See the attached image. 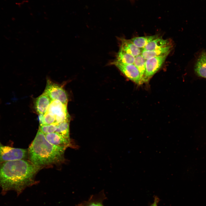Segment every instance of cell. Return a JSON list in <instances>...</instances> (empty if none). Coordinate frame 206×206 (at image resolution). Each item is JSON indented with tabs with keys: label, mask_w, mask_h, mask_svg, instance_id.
<instances>
[{
	"label": "cell",
	"mask_w": 206,
	"mask_h": 206,
	"mask_svg": "<svg viewBox=\"0 0 206 206\" xmlns=\"http://www.w3.org/2000/svg\"><path fill=\"white\" fill-rule=\"evenodd\" d=\"M41 169L25 159L0 163V188L2 194L13 190L19 195L26 188L35 183L34 177Z\"/></svg>",
	"instance_id": "cell-1"
},
{
	"label": "cell",
	"mask_w": 206,
	"mask_h": 206,
	"mask_svg": "<svg viewBox=\"0 0 206 206\" xmlns=\"http://www.w3.org/2000/svg\"><path fill=\"white\" fill-rule=\"evenodd\" d=\"M66 148L49 142L39 129L28 150L29 161L40 167L62 163Z\"/></svg>",
	"instance_id": "cell-2"
},
{
	"label": "cell",
	"mask_w": 206,
	"mask_h": 206,
	"mask_svg": "<svg viewBox=\"0 0 206 206\" xmlns=\"http://www.w3.org/2000/svg\"><path fill=\"white\" fill-rule=\"evenodd\" d=\"M28 150L4 145L0 142V163L5 162L25 159Z\"/></svg>",
	"instance_id": "cell-3"
},
{
	"label": "cell",
	"mask_w": 206,
	"mask_h": 206,
	"mask_svg": "<svg viewBox=\"0 0 206 206\" xmlns=\"http://www.w3.org/2000/svg\"><path fill=\"white\" fill-rule=\"evenodd\" d=\"M44 93L50 98L52 100H57L64 104L67 105L68 98L67 93L61 85L52 82L48 78Z\"/></svg>",
	"instance_id": "cell-4"
},
{
	"label": "cell",
	"mask_w": 206,
	"mask_h": 206,
	"mask_svg": "<svg viewBox=\"0 0 206 206\" xmlns=\"http://www.w3.org/2000/svg\"><path fill=\"white\" fill-rule=\"evenodd\" d=\"M112 64L115 65L126 78L136 84L140 85L143 83L139 71L134 64H124L116 60Z\"/></svg>",
	"instance_id": "cell-5"
},
{
	"label": "cell",
	"mask_w": 206,
	"mask_h": 206,
	"mask_svg": "<svg viewBox=\"0 0 206 206\" xmlns=\"http://www.w3.org/2000/svg\"><path fill=\"white\" fill-rule=\"evenodd\" d=\"M168 55L153 57L146 60L144 82H147L160 69Z\"/></svg>",
	"instance_id": "cell-6"
},
{
	"label": "cell",
	"mask_w": 206,
	"mask_h": 206,
	"mask_svg": "<svg viewBox=\"0 0 206 206\" xmlns=\"http://www.w3.org/2000/svg\"><path fill=\"white\" fill-rule=\"evenodd\" d=\"M67 106V105L64 104L59 101L52 100L47 112L51 113L55 116L56 123L58 124L70 120Z\"/></svg>",
	"instance_id": "cell-7"
},
{
	"label": "cell",
	"mask_w": 206,
	"mask_h": 206,
	"mask_svg": "<svg viewBox=\"0 0 206 206\" xmlns=\"http://www.w3.org/2000/svg\"><path fill=\"white\" fill-rule=\"evenodd\" d=\"M45 135L47 140L54 145L66 148L72 146L70 138L65 137L56 132Z\"/></svg>",
	"instance_id": "cell-8"
},
{
	"label": "cell",
	"mask_w": 206,
	"mask_h": 206,
	"mask_svg": "<svg viewBox=\"0 0 206 206\" xmlns=\"http://www.w3.org/2000/svg\"><path fill=\"white\" fill-rule=\"evenodd\" d=\"M52 101L44 92L38 97L34 103L35 108L37 113L39 115L45 114Z\"/></svg>",
	"instance_id": "cell-9"
},
{
	"label": "cell",
	"mask_w": 206,
	"mask_h": 206,
	"mask_svg": "<svg viewBox=\"0 0 206 206\" xmlns=\"http://www.w3.org/2000/svg\"><path fill=\"white\" fill-rule=\"evenodd\" d=\"M119 40L120 49L135 57L141 54L142 50L134 45L130 39L121 38Z\"/></svg>",
	"instance_id": "cell-10"
},
{
	"label": "cell",
	"mask_w": 206,
	"mask_h": 206,
	"mask_svg": "<svg viewBox=\"0 0 206 206\" xmlns=\"http://www.w3.org/2000/svg\"><path fill=\"white\" fill-rule=\"evenodd\" d=\"M106 198L102 191L98 194L92 195L88 200L83 201L76 206H104L103 202Z\"/></svg>",
	"instance_id": "cell-11"
},
{
	"label": "cell",
	"mask_w": 206,
	"mask_h": 206,
	"mask_svg": "<svg viewBox=\"0 0 206 206\" xmlns=\"http://www.w3.org/2000/svg\"><path fill=\"white\" fill-rule=\"evenodd\" d=\"M172 48L170 45L158 49L152 50H145L142 49L141 54L146 60L153 57L168 55Z\"/></svg>",
	"instance_id": "cell-12"
},
{
	"label": "cell",
	"mask_w": 206,
	"mask_h": 206,
	"mask_svg": "<svg viewBox=\"0 0 206 206\" xmlns=\"http://www.w3.org/2000/svg\"><path fill=\"white\" fill-rule=\"evenodd\" d=\"M195 74L199 77L206 78V52L203 51L198 58L195 65Z\"/></svg>",
	"instance_id": "cell-13"
},
{
	"label": "cell",
	"mask_w": 206,
	"mask_h": 206,
	"mask_svg": "<svg viewBox=\"0 0 206 206\" xmlns=\"http://www.w3.org/2000/svg\"><path fill=\"white\" fill-rule=\"evenodd\" d=\"M170 45V41L168 39H165L159 37L148 43L142 49L152 50Z\"/></svg>",
	"instance_id": "cell-14"
},
{
	"label": "cell",
	"mask_w": 206,
	"mask_h": 206,
	"mask_svg": "<svg viewBox=\"0 0 206 206\" xmlns=\"http://www.w3.org/2000/svg\"><path fill=\"white\" fill-rule=\"evenodd\" d=\"M159 37L158 35L134 37L130 39L131 42L136 46L143 49L149 42Z\"/></svg>",
	"instance_id": "cell-15"
},
{
	"label": "cell",
	"mask_w": 206,
	"mask_h": 206,
	"mask_svg": "<svg viewBox=\"0 0 206 206\" xmlns=\"http://www.w3.org/2000/svg\"><path fill=\"white\" fill-rule=\"evenodd\" d=\"M135 57L119 49L116 54L115 60L119 62L125 64H134Z\"/></svg>",
	"instance_id": "cell-16"
},
{
	"label": "cell",
	"mask_w": 206,
	"mask_h": 206,
	"mask_svg": "<svg viewBox=\"0 0 206 206\" xmlns=\"http://www.w3.org/2000/svg\"><path fill=\"white\" fill-rule=\"evenodd\" d=\"M146 61L140 54L135 57L134 64L139 71L143 83V78L146 69Z\"/></svg>",
	"instance_id": "cell-17"
},
{
	"label": "cell",
	"mask_w": 206,
	"mask_h": 206,
	"mask_svg": "<svg viewBox=\"0 0 206 206\" xmlns=\"http://www.w3.org/2000/svg\"><path fill=\"white\" fill-rule=\"evenodd\" d=\"M38 119L40 125L56 123L55 116L48 112H46L44 114H39Z\"/></svg>",
	"instance_id": "cell-18"
},
{
	"label": "cell",
	"mask_w": 206,
	"mask_h": 206,
	"mask_svg": "<svg viewBox=\"0 0 206 206\" xmlns=\"http://www.w3.org/2000/svg\"><path fill=\"white\" fill-rule=\"evenodd\" d=\"M69 122L70 120H68L58 124L55 132L65 137L70 139Z\"/></svg>",
	"instance_id": "cell-19"
},
{
	"label": "cell",
	"mask_w": 206,
	"mask_h": 206,
	"mask_svg": "<svg viewBox=\"0 0 206 206\" xmlns=\"http://www.w3.org/2000/svg\"><path fill=\"white\" fill-rule=\"evenodd\" d=\"M58 124L54 123L47 125H39V129L45 134L56 132Z\"/></svg>",
	"instance_id": "cell-20"
},
{
	"label": "cell",
	"mask_w": 206,
	"mask_h": 206,
	"mask_svg": "<svg viewBox=\"0 0 206 206\" xmlns=\"http://www.w3.org/2000/svg\"><path fill=\"white\" fill-rule=\"evenodd\" d=\"M159 201V199L157 197H154V202L150 206H157L158 202Z\"/></svg>",
	"instance_id": "cell-21"
},
{
	"label": "cell",
	"mask_w": 206,
	"mask_h": 206,
	"mask_svg": "<svg viewBox=\"0 0 206 206\" xmlns=\"http://www.w3.org/2000/svg\"></svg>",
	"instance_id": "cell-22"
}]
</instances>
